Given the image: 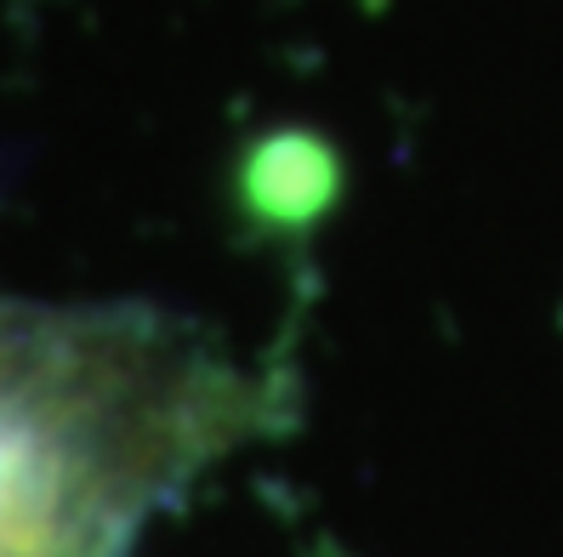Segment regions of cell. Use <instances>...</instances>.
<instances>
[{
    "mask_svg": "<svg viewBox=\"0 0 563 557\" xmlns=\"http://www.w3.org/2000/svg\"><path fill=\"white\" fill-rule=\"evenodd\" d=\"M131 358L0 313V557H97L131 472Z\"/></svg>",
    "mask_w": 563,
    "mask_h": 557,
    "instance_id": "6da1fadb",
    "label": "cell"
}]
</instances>
